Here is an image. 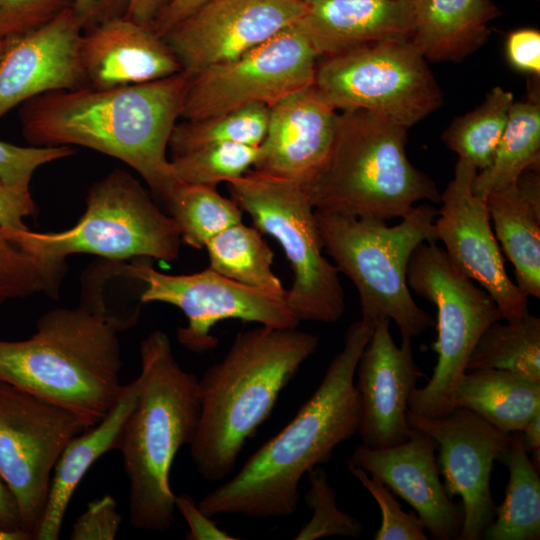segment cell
<instances>
[{
    "label": "cell",
    "instance_id": "obj_1",
    "mask_svg": "<svg viewBox=\"0 0 540 540\" xmlns=\"http://www.w3.org/2000/svg\"><path fill=\"white\" fill-rule=\"evenodd\" d=\"M121 271L118 261L91 265L78 306L47 311L28 339H0V381L63 407L87 428L99 423L124 387L119 333L137 323L104 297L105 283Z\"/></svg>",
    "mask_w": 540,
    "mask_h": 540
},
{
    "label": "cell",
    "instance_id": "obj_2",
    "mask_svg": "<svg viewBox=\"0 0 540 540\" xmlns=\"http://www.w3.org/2000/svg\"><path fill=\"white\" fill-rule=\"evenodd\" d=\"M190 79L182 70L134 85L50 91L21 104L23 134L34 146H81L114 157L163 203L178 182L167 148Z\"/></svg>",
    "mask_w": 540,
    "mask_h": 540
},
{
    "label": "cell",
    "instance_id": "obj_3",
    "mask_svg": "<svg viewBox=\"0 0 540 540\" xmlns=\"http://www.w3.org/2000/svg\"><path fill=\"white\" fill-rule=\"evenodd\" d=\"M373 329L363 320L347 328L342 349L311 397L230 480L201 498L197 505L202 512L210 517L237 514L259 519L296 512L303 475L328 462L339 444L358 433L361 402L355 371Z\"/></svg>",
    "mask_w": 540,
    "mask_h": 540
},
{
    "label": "cell",
    "instance_id": "obj_4",
    "mask_svg": "<svg viewBox=\"0 0 540 540\" xmlns=\"http://www.w3.org/2000/svg\"><path fill=\"white\" fill-rule=\"evenodd\" d=\"M319 337L297 328L239 332L223 359L199 379L200 418L190 456L207 481L225 479L249 438L271 414Z\"/></svg>",
    "mask_w": 540,
    "mask_h": 540
},
{
    "label": "cell",
    "instance_id": "obj_5",
    "mask_svg": "<svg viewBox=\"0 0 540 540\" xmlns=\"http://www.w3.org/2000/svg\"><path fill=\"white\" fill-rule=\"evenodd\" d=\"M137 396L118 437L129 481V522L137 529L166 531L174 520L170 471L179 449L195 438L200 418L199 379L177 362L160 330L140 344Z\"/></svg>",
    "mask_w": 540,
    "mask_h": 540
},
{
    "label": "cell",
    "instance_id": "obj_6",
    "mask_svg": "<svg viewBox=\"0 0 540 540\" xmlns=\"http://www.w3.org/2000/svg\"><path fill=\"white\" fill-rule=\"evenodd\" d=\"M407 130L371 111L338 112L330 152L304 186L313 208L386 221L420 201L440 203L434 181L407 157Z\"/></svg>",
    "mask_w": 540,
    "mask_h": 540
},
{
    "label": "cell",
    "instance_id": "obj_7",
    "mask_svg": "<svg viewBox=\"0 0 540 540\" xmlns=\"http://www.w3.org/2000/svg\"><path fill=\"white\" fill-rule=\"evenodd\" d=\"M437 215L434 206L421 204L388 226L381 219L315 210L325 251L358 292L361 320L375 326L378 319L388 318L401 337L411 339L435 324L414 301L406 272L416 247L437 241Z\"/></svg>",
    "mask_w": 540,
    "mask_h": 540
},
{
    "label": "cell",
    "instance_id": "obj_8",
    "mask_svg": "<svg viewBox=\"0 0 540 540\" xmlns=\"http://www.w3.org/2000/svg\"><path fill=\"white\" fill-rule=\"evenodd\" d=\"M4 232L26 253L61 267H67V256L80 253L119 262L135 258L172 261L179 256L182 242L172 218L135 177L121 169L92 185L86 210L72 228Z\"/></svg>",
    "mask_w": 540,
    "mask_h": 540
},
{
    "label": "cell",
    "instance_id": "obj_9",
    "mask_svg": "<svg viewBox=\"0 0 540 540\" xmlns=\"http://www.w3.org/2000/svg\"><path fill=\"white\" fill-rule=\"evenodd\" d=\"M231 198L262 234L273 237L292 270L285 302L298 320L334 323L345 312L338 268L323 255V242L304 187L258 170L227 183Z\"/></svg>",
    "mask_w": 540,
    "mask_h": 540
},
{
    "label": "cell",
    "instance_id": "obj_10",
    "mask_svg": "<svg viewBox=\"0 0 540 540\" xmlns=\"http://www.w3.org/2000/svg\"><path fill=\"white\" fill-rule=\"evenodd\" d=\"M406 279L409 289L437 310V337L431 346L437 363L427 384L413 390L408 411L428 418L447 416L455 409L453 394L476 342L502 316L493 298L450 260L437 241L416 247Z\"/></svg>",
    "mask_w": 540,
    "mask_h": 540
},
{
    "label": "cell",
    "instance_id": "obj_11",
    "mask_svg": "<svg viewBox=\"0 0 540 540\" xmlns=\"http://www.w3.org/2000/svg\"><path fill=\"white\" fill-rule=\"evenodd\" d=\"M319 59L314 87L337 111H371L408 129L442 104L427 60L410 39L382 41Z\"/></svg>",
    "mask_w": 540,
    "mask_h": 540
},
{
    "label": "cell",
    "instance_id": "obj_12",
    "mask_svg": "<svg viewBox=\"0 0 540 540\" xmlns=\"http://www.w3.org/2000/svg\"><path fill=\"white\" fill-rule=\"evenodd\" d=\"M88 429L63 407L0 381V476L12 493L21 528L34 539L55 465Z\"/></svg>",
    "mask_w": 540,
    "mask_h": 540
},
{
    "label": "cell",
    "instance_id": "obj_13",
    "mask_svg": "<svg viewBox=\"0 0 540 540\" xmlns=\"http://www.w3.org/2000/svg\"><path fill=\"white\" fill-rule=\"evenodd\" d=\"M317 60L294 25L239 57L192 75L180 117L204 119L254 104L270 108L314 85Z\"/></svg>",
    "mask_w": 540,
    "mask_h": 540
},
{
    "label": "cell",
    "instance_id": "obj_14",
    "mask_svg": "<svg viewBox=\"0 0 540 540\" xmlns=\"http://www.w3.org/2000/svg\"><path fill=\"white\" fill-rule=\"evenodd\" d=\"M123 271L144 284L141 303H167L184 313L187 325L177 329V339L195 353L216 347L218 339L211 330L220 321L236 319L272 328H297L300 324L285 300L244 286L210 267L171 275L155 269L150 258H135L123 263Z\"/></svg>",
    "mask_w": 540,
    "mask_h": 540
},
{
    "label": "cell",
    "instance_id": "obj_15",
    "mask_svg": "<svg viewBox=\"0 0 540 540\" xmlns=\"http://www.w3.org/2000/svg\"><path fill=\"white\" fill-rule=\"evenodd\" d=\"M407 421L413 429L435 441L445 491L450 498L455 495L461 498L462 526L458 539H481L495 515L496 505L490 490L493 465L507 447L510 434L461 407L437 418L408 411Z\"/></svg>",
    "mask_w": 540,
    "mask_h": 540
},
{
    "label": "cell",
    "instance_id": "obj_16",
    "mask_svg": "<svg viewBox=\"0 0 540 540\" xmlns=\"http://www.w3.org/2000/svg\"><path fill=\"white\" fill-rule=\"evenodd\" d=\"M477 172L458 158L454 176L440 194L436 238L450 260L493 298L502 318L517 322L529 313L528 297L509 278L485 200L473 192Z\"/></svg>",
    "mask_w": 540,
    "mask_h": 540
},
{
    "label": "cell",
    "instance_id": "obj_17",
    "mask_svg": "<svg viewBox=\"0 0 540 540\" xmlns=\"http://www.w3.org/2000/svg\"><path fill=\"white\" fill-rule=\"evenodd\" d=\"M301 0H214L174 25L162 38L191 76L232 60L299 21Z\"/></svg>",
    "mask_w": 540,
    "mask_h": 540
},
{
    "label": "cell",
    "instance_id": "obj_18",
    "mask_svg": "<svg viewBox=\"0 0 540 540\" xmlns=\"http://www.w3.org/2000/svg\"><path fill=\"white\" fill-rule=\"evenodd\" d=\"M388 318L376 321L370 340L357 362L355 386L361 402L358 434L362 445L382 449L410 438L408 401L426 374L416 364L412 339L402 337L398 346Z\"/></svg>",
    "mask_w": 540,
    "mask_h": 540
},
{
    "label": "cell",
    "instance_id": "obj_19",
    "mask_svg": "<svg viewBox=\"0 0 540 540\" xmlns=\"http://www.w3.org/2000/svg\"><path fill=\"white\" fill-rule=\"evenodd\" d=\"M83 26L68 8L45 25L10 40L0 60V118L25 101L87 86L81 63Z\"/></svg>",
    "mask_w": 540,
    "mask_h": 540
},
{
    "label": "cell",
    "instance_id": "obj_20",
    "mask_svg": "<svg viewBox=\"0 0 540 540\" xmlns=\"http://www.w3.org/2000/svg\"><path fill=\"white\" fill-rule=\"evenodd\" d=\"M436 447L428 434L414 429L408 440L392 447L357 446L348 464L377 476L394 494L404 499L415 510L432 539H458L462 515L440 481Z\"/></svg>",
    "mask_w": 540,
    "mask_h": 540
},
{
    "label": "cell",
    "instance_id": "obj_21",
    "mask_svg": "<svg viewBox=\"0 0 540 540\" xmlns=\"http://www.w3.org/2000/svg\"><path fill=\"white\" fill-rule=\"evenodd\" d=\"M338 111L313 86L269 108L265 137L254 169L307 185L324 164Z\"/></svg>",
    "mask_w": 540,
    "mask_h": 540
},
{
    "label": "cell",
    "instance_id": "obj_22",
    "mask_svg": "<svg viewBox=\"0 0 540 540\" xmlns=\"http://www.w3.org/2000/svg\"><path fill=\"white\" fill-rule=\"evenodd\" d=\"M80 56L87 86L97 89L150 82L182 71L162 37L125 16L83 32Z\"/></svg>",
    "mask_w": 540,
    "mask_h": 540
},
{
    "label": "cell",
    "instance_id": "obj_23",
    "mask_svg": "<svg viewBox=\"0 0 540 540\" xmlns=\"http://www.w3.org/2000/svg\"><path fill=\"white\" fill-rule=\"evenodd\" d=\"M317 58L410 39L413 0H315L296 23Z\"/></svg>",
    "mask_w": 540,
    "mask_h": 540
},
{
    "label": "cell",
    "instance_id": "obj_24",
    "mask_svg": "<svg viewBox=\"0 0 540 540\" xmlns=\"http://www.w3.org/2000/svg\"><path fill=\"white\" fill-rule=\"evenodd\" d=\"M494 234L513 264L517 286L540 298V179L531 170L485 198Z\"/></svg>",
    "mask_w": 540,
    "mask_h": 540
},
{
    "label": "cell",
    "instance_id": "obj_25",
    "mask_svg": "<svg viewBox=\"0 0 540 540\" xmlns=\"http://www.w3.org/2000/svg\"><path fill=\"white\" fill-rule=\"evenodd\" d=\"M137 390V379L124 385L110 412L99 423L76 435L67 444L55 465L46 506L34 539L59 538L75 490L90 467L102 455L115 449L121 429L134 406Z\"/></svg>",
    "mask_w": 540,
    "mask_h": 540
},
{
    "label": "cell",
    "instance_id": "obj_26",
    "mask_svg": "<svg viewBox=\"0 0 540 540\" xmlns=\"http://www.w3.org/2000/svg\"><path fill=\"white\" fill-rule=\"evenodd\" d=\"M498 12L490 0H413L410 41L426 60L458 62L486 42Z\"/></svg>",
    "mask_w": 540,
    "mask_h": 540
},
{
    "label": "cell",
    "instance_id": "obj_27",
    "mask_svg": "<svg viewBox=\"0 0 540 540\" xmlns=\"http://www.w3.org/2000/svg\"><path fill=\"white\" fill-rule=\"evenodd\" d=\"M452 401L505 434L521 432L540 411V380L500 369L466 371Z\"/></svg>",
    "mask_w": 540,
    "mask_h": 540
},
{
    "label": "cell",
    "instance_id": "obj_28",
    "mask_svg": "<svg viewBox=\"0 0 540 540\" xmlns=\"http://www.w3.org/2000/svg\"><path fill=\"white\" fill-rule=\"evenodd\" d=\"M498 460L509 470L503 502L495 507L491 524L485 529L487 540L540 539V477L525 449L521 432L510 434L507 447Z\"/></svg>",
    "mask_w": 540,
    "mask_h": 540
},
{
    "label": "cell",
    "instance_id": "obj_29",
    "mask_svg": "<svg viewBox=\"0 0 540 540\" xmlns=\"http://www.w3.org/2000/svg\"><path fill=\"white\" fill-rule=\"evenodd\" d=\"M531 92L525 100L513 102L491 164L475 176L473 192L482 199L539 165L540 98L538 89Z\"/></svg>",
    "mask_w": 540,
    "mask_h": 540
},
{
    "label": "cell",
    "instance_id": "obj_30",
    "mask_svg": "<svg viewBox=\"0 0 540 540\" xmlns=\"http://www.w3.org/2000/svg\"><path fill=\"white\" fill-rule=\"evenodd\" d=\"M209 267L220 275L266 295L285 300L286 289L273 272L274 253L254 226H229L204 247Z\"/></svg>",
    "mask_w": 540,
    "mask_h": 540
},
{
    "label": "cell",
    "instance_id": "obj_31",
    "mask_svg": "<svg viewBox=\"0 0 540 540\" xmlns=\"http://www.w3.org/2000/svg\"><path fill=\"white\" fill-rule=\"evenodd\" d=\"M163 204L176 224L181 241L194 249L242 221L243 210L232 199L222 196L216 188L178 181Z\"/></svg>",
    "mask_w": 540,
    "mask_h": 540
},
{
    "label": "cell",
    "instance_id": "obj_32",
    "mask_svg": "<svg viewBox=\"0 0 540 540\" xmlns=\"http://www.w3.org/2000/svg\"><path fill=\"white\" fill-rule=\"evenodd\" d=\"M500 369L540 380V318L528 313L522 320L494 322L481 334L466 371Z\"/></svg>",
    "mask_w": 540,
    "mask_h": 540
},
{
    "label": "cell",
    "instance_id": "obj_33",
    "mask_svg": "<svg viewBox=\"0 0 540 540\" xmlns=\"http://www.w3.org/2000/svg\"><path fill=\"white\" fill-rule=\"evenodd\" d=\"M513 102L512 92L494 87L480 106L454 119L442 135L443 142L477 170L485 169L493 160Z\"/></svg>",
    "mask_w": 540,
    "mask_h": 540
},
{
    "label": "cell",
    "instance_id": "obj_34",
    "mask_svg": "<svg viewBox=\"0 0 540 540\" xmlns=\"http://www.w3.org/2000/svg\"><path fill=\"white\" fill-rule=\"evenodd\" d=\"M269 107L254 104L225 114L176 123L168 148L172 156L201 147L237 143L260 146L268 125Z\"/></svg>",
    "mask_w": 540,
    "mask_h": 540
},
{
    "label": "cell",
    "instance_id": "obj_35",
    "mask_svg": "<svg viewBox=\"0 0 540 540\" xmlns=\"http://www.w3.org/2000/svg\"><path fill=\"white\" fill-rule=\"evenodd\" d=\"M258 157L259 146L224 143L172 156L170 166L178 181L216 188L243 176Z\"/></svg>",
    "mask_w": 540,
    "mask_h": 540
},
{
    "label": "cell",
    "instance_id": "obj_36",
    "mask_svg": "<svg viewBox=\"0 0 540 540\" xmlns=\"http://www.w3.org/2000/svg\"><path fill=\"white\" fill-rule=\"evenodd\" d=\"M66 269L26 253L0 228V306L40 292L56 297Z\"/></svg>",
    "mask_w": 540,
    "mask_h": 540
},
{
    "label": "cell",
    "instance_id": "obj_37",
    "mask_svg": "<svg viewBox=\"0 0 540 540\" xmlns=\"http://www.w3.org/2000/svg\"><path fill=\"white\" fill-rule=\"evenodd\" d=\"M309 488L304 494L312 516L297 535L296 540H314L330 536L358 539L363 535V524L337 507L336 494L325 470L319 465L307 472Z\"/></svg>",
    "mask_w": 540,
    "mask_h": 540
},
{
    "label": "cell",
    "instance_id": "obj_38",
    "mask_svg": "<svg viewBox=\"0 0 540 540\" xmlns=\"http://www.w3.org/2000/svg\"><path fill=\"white\" fill-rule=\"evenodd\" d=\"M350 473L363 485L378 504L381 525L374 540H427L424 524L415 513L402 509L392 491L375 475L348 464Z\"/></svg>",
    "mask_w": 540,
    "mask_h": 540
},
{
    "label": "cell",
    "instance_id": "obj_39",
    "mask_svg": "<svg viewBox=\"0 0 540 540\" xmlns=\"http://www.w3.org/2000/svg\"><path fill=\"white\" fill-rule=\"evenodd\" d=\"M74 153L71 146L23 147L0 141V181L29 188L32 175L39 167Z\"/></svg>",
    "mask_w": 540,
    "mask_h": 540
},
{
    "label": "cell",
    "instance_id": "obj_40",
    "mask_svg": "<svg viewBox=\"0 0 540 540\" xmlns=\"http://www.w3.org/2000/svg\"><path fill=\"white\" fill-rule=\"evenodd\" d=\"M73 0H0V40L10 41L53 20Z\"/></svg>",
    "mask_w": 540,
    "mask_h": 540
},
{
    "label": "cell",
    "instance_id": "obj_41",
    "mask_svg": "<svg viewBox=\"0 0 540 540\" xmlns=\"http://www.w3.org/2000/svg\"><path fill=\"white\" fill-rule=\"evenodd\" d=\"M122 522L117 503L104 495L88 503L86 510L75 520L71 540H113Z\"/></svg>",
    "mask_w": 540,
    "mask_h": 540
},
{
    "label": "cell",
    "instance_id": "obj_42",
    "mask_svg": "<svg viewBox=\"0 0 540 540\" xmlns=\"http://www.w3.org/2000/svg\"><path fill=\"white\" fill-rule=\"evenodd\" d=\"M506 55L514 68L539 76L540 32L532 28L511 32L506 41Z\"/></svg>",
    "mask_w": 540,
    "mask_h": 540
},
{
    "label": "cell",
    "instance_id": "obj_43",
    "mask_svg": "<svg viewBox=\"0 0 540 540\" xmlns=\"http://www.w3.org/2000/svg\"><path fill=\"white\" fill-rule=\"evenodd\" d=\"M36 212L29 188L12 186L0 181V228L26 229L24 219Z\"/></svg>",
    "mask_w": 540,
    "mask_h": 540
},
{
    "label": "cell",
    "instance_id": "obj_44",
    "mask_svg": "<svg viewBox=\"0 0 540 540\" xmlns=\"http://www.w3.org/2000/svg\"><path fill=\"white\" fill-rule=\"evenodd\" d=\"M175 509H177L188 525L186 539L188 540H233V537L200 510L197 503L188 494L175 496Z\"/></svg>",
    "mask_w": 540,
    "mask_h": 540
},
{
    "label": "cell",
    "instance_id": "obj_45",
    "mask_svg": "<svg viewBox=\"0 0 540 540\" xmlns=\"http://www.w3.org/2000/svg\"><path fill=\"white\" fill-rule=\"evenodd\" d=\"M128 0H73L72 10L87 31L111 19L124 16Z\"/></svg>",
    "mask_w": 540,
    "mask_h": 540
},
{
    "label": "cell",
    "instance_id": "obj_46",
    "mask_svg": "<svg viewBox=\"0 0 540 540\" xmlns=\"http://www.w3.org/2000/svg\"><path fill=\"white\" fill-rule=\"evenodd\" d=\"M214 0H173L155 20L152 29L162 37L174 25Z\"/></svg>",
    "mask_w": 540,
    "mask_h": 540
},
{
    "label": "cell",
    "instance_id": "obj_47",
    "mask_svg": "<svg viewBox=\"0 0 540 540\" xmlns=\"http://www.w3.org/2000/svg\"><path fill=\"white\" fill-rule=\"evenodd\" d=\"M173 0H128L125 17L152 28L155 20Z\"/></svg>",
    "mask_w": 540,
    "mask_h": 540
},
{
    "label": "cell",
    "instance_id": "obj_48",
    "mask_svg": "<svg viewBox=\"0 0 540 540\" xmlns=\"http://www.w3.org/2000/svg\"><path fill=\"white\" fill-rule=\"evenodd\" d=\"M0 528L23 531L16 501L0 476ZM25 532V531H24Z\"/></svg>",
    "mask_w": 540,
    "mask_h": 540
},
{
    "label": "cell",
    "instance_id": "obj_49",
    "mask_svg": "<svg viewBox=\"0 0 540 540\" xmlns=\"http://www.w3.org/2000/svg\"><path fill=\"white\" fill-rule=\"evenodd\" d=\"M525 449L532 454L531 460L540 466V411L537 412L521 431Z\"/></svg>",
    "mask_w": 540,
    "mask_h": 540
},
{
    "label": "cell",
    "instance_id": "obj_50",
    "mask_svg": "<svg viewBox=\"0 0 540 540\" xmlns=\"http://www.w3.org/2000/svg\"><path fill=\"white\" fill-rule=\"evenodd\" d=\"M32 537L24 531H9L0 528V540H29Z\"/></svg>",
    "mask_w": 540,
    "mask_h": 540
},
{
    "label": "cell",
    "instance_id": "obj_51",
    "mask_svg": "<svg viewBox=\"0 0 540 540\" xmlns=\"http://www.w3.org/2000/svg\"><path fill=\"white\" fill-rule=\"evenodd\" d=\"M10 41L0 40V60L6 52Z\"/></svg>",
    "mask_w": 540,
    "mask_h": 540
},
{
    "label": "cell",
    "instance_id": "obj_52",
    "mask_svg": "<svg viewBox=\"0 0 540 540\" xmlns=\"http://www.w3.org/2000/svg\"><path fill=\"white\" fill-rule=\"evenodd\" d=\"M301 1L307 4V3L313 2L315 0H301Z\"/></svg>",
    "mask_w": 540,
    "mask_h": 540
}]
</instances>
